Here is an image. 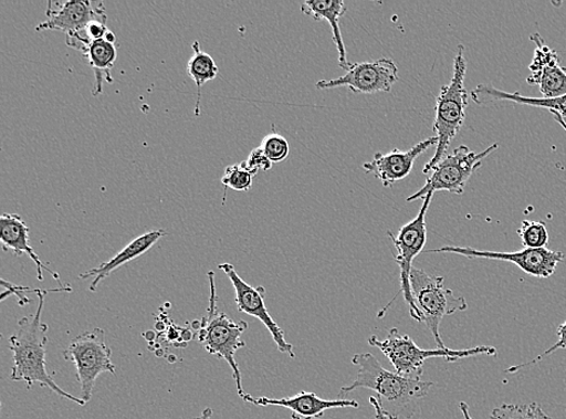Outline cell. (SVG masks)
<instances>
[{"label": "cell", "mask_w": 566, "mask_h": 419, "mask_svg": "<svg viewBox=\"0 0 566 419\" xmlns=\"http://www.w3.org/2000/svg\"><path fill=\"white\" fill-rule=\"evenodd\" d=\"M243 400L256 406H282V408L292 411L293 419H319L328 410L360 408L357 400H325L315 395V392L310 391H301L294 397L283 399H270L266 397L255 399L247 395Z\"/></svg>", "instance_id": "16"}, {"label": "cell", "mask_w": 566, "mask_h": 419, "mask_svg": "<svg viewBox=\"0 0 566 419\" xmlns=\"http://www.w3.org/2000/svg\"><path fill=\"white\" fill-rule=\"evenodd\" d=\"M49 292H72L71 286L56 291L39 290V305L32 317H23L18 323V331L9 338L14 365L11 381L24 383L31 389L35 384L56 392L61 398L85 406L82 398H76L63 390L46 370L48 325L42 321L45 295Z\"/></svg>", "instance_id": "1"}, {"label": "cell", "mask_w": 566, "mask_h": 419, "mask_svg": "<svg viewBox=\"0 0 566 419\" xmlns=\"http://www.w3.org/2000/svg\"><path fill=\"white\" fill-rule=\"evenodd\" d=\"M427 253H451L470 259L506 261V263L516 265L526 274L537 279H549L564 260L562 252L549 251L547 248H525L518 252H490L479 251V249L470 247L444 245L439 249H430Z\"/></svg>", "instance_id": "11"}, {"label": "cell", "mask_w": 566, "mask_h": 419, "mask_svg": "<svg viewBox=\"0 0 566 419\" xmlns=\"http://www.w3.org/2000/svg\"><path fill=\"white\" fill-rule=\"evenodd\" d=\"M260 148L269 157L272 164L283 163L291 147H289L287 140L279 134H271L262 140Z\"/></svg>", "instance_id": "26"}, {"label": "cell", "mask_w": 566, "mask_h": 419, "mask_svg": "<svg viewBox=\"0 0 566 419\" xmlns=\"http://www.w3.org/2000/svg\"><path fill=\"white\" fill-rule=\"evenodd\" d=\"M107 12L102 3L87 2V0L50 2L46 20L38 24L35 31H61L70 35L82 33L92 22H107Z\"/></svg>", "instance_id": "13"}, {"label": "cell", "mask_w": 566, "mask_h": 419, "mask_svg": "<svg viewBox=\"0 0 566 419\" xmlns=\"http://www.w3.org/2000/svg\"><path fill=\"white\" fill-rule=\"evenodd\" d=\"M551 114L553 115V119H555L562 126V128L566 130V123L564 117L556 112H551Z\"/></svg>", "instance_id": "33"}, {"label": "cell", "mask_w": 566, "mask_h": 419, "mask_svg": "<svg viewBox=\"0 0 566 419\" xmlns=\"http://www.w3.org/2000/svg\"><path fill=\"white\" fill-rule=\"evenodd\" d=\"M432 196V192L428 193L423 205H421L418 216L401 228L397 238H395L391 231H388V235L398 252V255L395 256V261H397L401 271V287L399 293L392 297L390 303L384 307V310L378 312V318H384L388 310L395 304V301H397L398 296L403 295L405 303L408 306V310H410L412 320L418 323H423V316H421L412 295L411 272L415 259L420 253H423L427 243V214Z\"/></svg>", "instance_id": "6"}, {"label": "cell", "mask_w": 566, "mask_h": 419, "mask_svg": "<svg viewBox=\"0 0 566 419\" xmlns=\"http://www.w3.org/2000/svg\"><path fill=\"white\" fill-rule=\"evenodd\" d=\"M63 357L75 365L82 399L87 404L94 392L97 378L105 373L115 374L112 349L105 344V333L98 329L76 336L63 350Z\"/></svg>", "instance_id": "8"}, {"label": "cell", "mask_w": 566, "mask_h": 419, "mask_svg": "<svg viewBox=\"0 0 566 419\" xmlns=\"http://www.w3.org/2000/svg\"><path fill=\"white\" fill-rule=\"evenodd\" d=\"M208 279L210 291L209 306L206 317L202 320L201 329L197 332V339H199V343L210 355L228 362L232 370L237 391H239V396L243 399L247 392L243 389L239 363L235 362V353L245 347L242 336L249 325L244 321L233 322L226 313L219 311L214 281L216 273L209 271Z\"/></svg>", "instance_id": "4"}, {"label": "cell", "mask_w": 566, "mask_h": 419, "mask_svg": "<svg viewBox=\"0 0 566 419\" xmlns=\"http://www.w3.org/2000/svg\"><path fill=\"white\" fill-rule=\"evenodd\" d=\"M193 55L188 63V72L197 87L195 115H201L202 87L206 83L214 81L219 74L214 59L201 50L200 42L192 44Z\"/></svg>", "instance_id": "22"}, {"label": "cell", "mask_w": 566, "mask_h": 419, "mask_svg": "<svg viewBox=\"0 0 566 419\" xmlns=\"http://www.w3.org/2000/svg\"><path fill=\"white\" fill-rule=\"evenodd\" d=\"M144 336H146L149 339V342H154V339H155V334L153 332H148Z\"/></svg>", "instance_id": "37"}, {"label": "cell", "mask_w": 566, "mask_h": 419, "mask_svg": "<svg viewBox=\"0 0 566 419\" xmlns=\"http://www.w3.org/2000/svg\"><path fill=\"white\" fill-rule=\"evenodd\" d=\"M370 402L374 406L376 419H389L376 397H370Z\"/></svg>", "instance_id": "30"}, {"label": "cell", "mask_w": 566, "mask_h": 419, "mask_svg": "<svg viewBox=\"0 0 566 419\" xmlns=\"http://www.w3.org/2000/svg\"><path fill=\"white\" fill-rule=\"evenodd\" d=\"M108 32L107 22L95 21L87 25L85 35L92 39V41H99V39H104Z\"/></svg>", "instance_id": "29"}, {"label": "cell", "mask_w": 566, "mask_h": 419, "mask_svg": "<svg viewBox=\"0 0 566 419\" xmlns=\"http://www.w3.org/2000/svg\"><path fill=\"white\" fill-rule=\"evenodd\" d=\"M491 419H552L537 402L503 404L497 406Z\"/></svg>", "instance_id": "24"}, {"label": "cell", "mask_w": 566, "mask_h": 419, "mask_svg": "<svg viewBox=\"0 0 566 419\" xmlns=\"http://www.w3.org/2000/svg\"><path fill=\"white\" fill-rule=\"evenodd\" d=\"M522 243L525 248H546L549 235L544 221L524 220L518 230Z\"/></svg>", "instance_id": "25"}, {"label": "cell", "mask_w": 566, "mask_h": 419, "mask_svg": "<svg viewBox=\"0 0 566 419\" xmlns=\"http://www.w3.org/2000/svg\"><path fill=\"white\" fill-rule=\"evenodd\" d=\"M470 95L473 101L480 104V106L491 102H512L516 104H524V106L556 112L562 115L564 119L566 117V96L558 98L526 97L518 93H505V91L486 84H481L476 88H473Z\"/></svg>", "instance_id": "21"}, {"label": "cell", "mask_w": 566, "mask_h": 419, "mask_svg": "<svg viewBox=\"0 0 566 419\" xmlns=\"http://www.w3.org/2000/svg\"><path fill=\"white\" fill-rule=\"evenodd\" d=\"M245 165L250 169V171H253L256 175L260 171H270V169L273 166L269 157L265 155V153L262 151L260 147L250 153L245 161Z\"/></svg>", "instance_id": "28"}, {"label": "cell", "mask_w": 566, "mask_h": 419, "mask_svg": "<svg viewBox=\"0 0 566 419\" xmlns=\"http://www.w3.org/2000/svg\"><path fill=\"white\" fill-rule=\"evenodd\" d=\"M399 81L398 64L391 59L352 63L345 75L315 84L319 90L348 87L354 94L375 95L390 93Z\"/></svg>", "instance_id": "10"}, {"label": "cell", "mask_w": 566, "mask_h": 419, "mask_svg": "<svg viewBox=\"0 0 566 419\" xmlns=\"http://www.w3.org/2000/svg\"><path fill=\"white\" fill-rule=\"evenodd\" d=\"M438 146V138L430 137L416 144L410 150L395 149L388 154L377 153L374 160L364 164L365 172L374 175L386 188L410 176L418 157L427 150Z\"/></svg>", "instance_id": "15"}, {"label": "cell", "mask_w": 566, "mask_h": 419, "mask_svg": "<svg viewBox=\"0 0 566 419\" xmlns=\"http://www.w3.org/2000/svg\"><path fill=\"white\" fill-rule=\"evenodd\" d=\"M557 335H558V342L555 345H553L552 347L547 348L544 353H542V355L534 358L533 360L525 362V363H522V364H518L515 366H511V368H509L506 370V373H509V374L518 373L520 370H522L524 368H530V366L544 360L545 358L551 356L552 353H555L558 349H565L566 348V321L559 325Z\"/></svg>", "instance_id": "27"}, {"label": "cell", "mask_w": 566, "mask_h": 419, "mask_svg": "<svg viewBox=\"0 0 566 419\" xmlns=\"http://www.w3.org/2000/svg\"><path fill=\"white\" fill-rule=\"evenodd\" d=\"M155 327H156L157 331H160V332L166 331L165 322H157Z\"/></svg>", "instance_id": "36"}, {"label": "cell", "mask_w": 566, "mask_h": 419, "mask_svg": "<svg viewBox=\"0 0 566 419\" xmlns=\"http://www.w3.org/2000/svg\"><path fill=\"white\" fill-rule=\"evenodd\" d=\"M301 11L315 21L325 20L332 25L334 43L338 51V64L347 72L352 63L347 60L346 45L339 30V21L347 12L344 0H307L301 6Z\"/></svg>", "instance_id": "20"}, {"label": "cell", "mask_w": 566, "mask_h": 419, "mask_svg": "<svg viewBox=\"0 0 566 419\" xmlns=\"http://www.w3.org/2000/svg\"><path fill=\"white\" fill-rule=\"evenodd\" d=\"M459 409L462 411L464 419H473L470 415L469 405L464 401H460Z\"/></svg>", "instance_id": "32"}, {"label": "cell", "mask_w": 566, "mask_h": 419, "mask_svg": "<svg viewBox=\"0 0 566 419\" xmlns=\"http://www.w3.org/2000/svg\"><path fill=\"white\" fill-rule=\"evenodd\" d=\"M0 241L4 251H11L18 256L28 255L33 260L36 268L38 281H44V271H48L55 281L63 287L60 274L51 271L39 259L34 249L30 244V228L18 214H3L0 217Z\"/></svg>", "instance_id": "18"}, {"label": "cell", "mask_w": 566, "mask_h": 419, "mask_svg": "<svg viewBox=\"0 0 566 419\" xmlns=\"http://www.w3.org/2000/svg\"><path fill=\"white\" fill-rule=\"evenodd\" d=\"M358 368L357 378L340 389L339 397L357 389H370L376 392L381 409L389 419L411 418L416 412V402L429 395L432 383L405 377L388 371L371 353H359L352 359Z\"/></svg>", "instance_id": "2"}, {"label": "cell", "mask_w": 566, "mask_h": 419, "mask_svg": "<svg viewBox=\"0 0 566 419\" xmlns=\"http://www.w3.org/2000/svg\"><path fill=\"white\" fill-rule=\"evenodd\" d=\"M166 234L167 232L165 230H153L140 234L139 238L126 245L120 253L108 261H104L98 268L82 273L78 279H94V281L91 282L90 291L94 293L97 292V287L103 280L109 277L114 271L130 263V261L147 254Z\"/></svg>", "instance_id": "19"}, {"label": "cell", "mask_w": 566, "mask_h": 419, "mask_svg": "<svg viewBox=\"0 0 566 419\" xmlns=\"http://www.w3.org/2000/svg\"><path fill=\"white\" fill-rule=\"evenodd\" d=\"M212 417H213V410L210 408H207L206 410H203L201 416L197 419H212Z\"/></svg>", "instance_id": "34"}, {"label": "cell", "mask_w": 566, "mask_h": 419, "mask_svg": "<svg viewBox=\"0 0 566 419\" xmlns=\"http://www.w3.org/2000/svg\"><path fill=\"white\" fill-rule=\"evenodd\" d=\"M368 345L378 348L389 359L394 366L395 373L405 377L420 379L424 371V364L431 358H441L449 363L463 360L481 355L495 357L496 348L493 346H479L467 349H421L418 347L411 336L401 334L397 327H392L385 339L377 336L368 338Z\"/></svg>", "instance_id": "5"}, {"label": "cell", "mask_w": 566, "mask_h": 419, "mask_svg": "<svg viewBox=\"0 0 566 419\" xmlns=\"http://www.w3.org/2000/svg\"><path fill=\"white\" fill-rule=\"evenodd\" d=\"M255 177L256 174L250 171L245 163L230 165L227 167L226 174H223L221 178V185L223 188H226L222 205H226L227 202L228 189H232L239 192H247L253 188Z\"/></svg>", "instance_id": "23"}, {"label": "cell", "mask_w": 566, "mask_h": 419, "mask_svg": "<svg viewBox=\"0 0 566 419\" xmlns=\"http://www.w3.org/2000/svg\"><path fill=\"white\" fill-rule=\"evenodd\" d=\"M219 269L227 273L235 293V305L240 312L259 320L270 332L276 348L291 358H295L294 346L285 339L282 327L274 322L265 303L266 291L263 286L248 284L231 264H221Z\"/></svg>", "instance_id": "12"}, {"label": "cell", "mask_w": 566, "mask_h": 419, "mask_svg": "<svg viewBox=\"0 0 566 419\" xmlns=\"http://www.w3.org/2000/svg\"><path fill=\"white\" fill-rule=\"evenodd\" d=\"M497 149V143L481 153L470 150L467 146L458 147L452 154H447L433 172L428 177L426 186L407 199L415 202L426 199L428 193L449 191L462 195L468 181L482 166L486 157Z\"/></svg>", "instance_id": "9"}, {"label": "cell", "mask_w": 566, "mask_h": 419, "mask_svg": "<svg viewBox=\"0 0 566 419\" xmlns=\"http://www.w3.org/2000/svg\"><path fill=\"white\" fill-rule=\"evenodd\" d=\"M193 338L191 329H181V342L188 344Z\"/></svg>", "instance_id": "31"}, {"label": "cell", "mask_w": 566, "mask_h": 419, "mask_svg": "<svg viewBox=\"0 0 566 419\" xmlns=\"http://www.w3.org/2000/svg\"><path fill=\"white\" fill-rule=\"evenodd\" d=\"M531 39L535 44V51L530 65L531 75L526 82L536 85L544 98L566 96V72L562 67L557 52L553 51L538 33L532 34Z\"/></svg>", "instance_id": "14"}, {"label": "cell", "mask_w": 566, "mask_h": 419, "mask_svg": "<svg viewBox=\"0 0 566 419\" xmlns=\"http://www.w3.org/2000/svg\"><path fill=\"white\" fill-rule=\"evenodd\" d=\"M411 287L423 323L436 339L438 348H446L440 334L441 322L447 316L467 311V298L447 290L443 277L432 276L424 270L415 268L411 272Z\"/></svg>", "instance_id": "7"}, {"label": "cell", "mask_w": 566, "mask_h": 419, "mask_svg": "<svg viewBox=\"0 0 566 419\" xmlns=\"http://www.w3.org/2000/svg\"><path fill=\"white\" fill-rule=\"evenodd\" d=\"M67 45L81 50L87 59L96 77L94 96H99L102 94L103 83H113L112 70L117 57L115 44L109 43L107 39L92 41V39L82 33H74L67 35Z\"/></svg>", "instance_id": "17"}, {"label": "cell", "mask_w": 566, "mask_h": 419, "mask_svg": "<svg viewBox=\"0 0 566 419\" xmlns=\"http://www.w3.org/2000/svg\"><path fill=\"white\" fill-rule=\"evenodd\" d=\"M104 39H107V41H108L109 43H113V44H115V42H116V36H115L112 32H108V34H107V35H105V38H104Z\"/></svg>", "instance_id": "35"}, {"label": "cell", "mask_w": 566, "mask_h": 419, "mask_svg": "<svg viewBox=\"0 0 566 419\" xmlns=\"http://www.w3.org/2000/svg\"><path fill=\"white\" fill-rule=\"evenodd\" d=\"M467 67L465 48L460 44L457 48L452 81L449 85L441 87L437 101L436 122L432 129L438 138V146L436 155L423 169L426 176H430L438 167L464 126L469 106V94L465 88Z\"/></svg>", "instance_id": "3"}]
</instances>
